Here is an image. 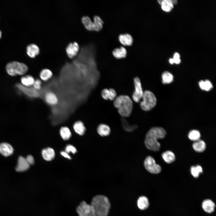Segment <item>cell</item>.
Listing matches in <instances>:
<instances>
[{"mask_svg":"<svg viewBox=\"0 0 216 216\" xmlns=\"http://www.w3.org/2000/svg\"><path fill=\"white\" fill-rule=\"evenodd\" d=\"M166 135V132L163 128L155 127L151 128L146 136L144 143L146 147L151 150L159 151L160 145L157 140L164 138Z\"/></svg>","mask_w":216,"mask_h":216,"instance_id":"1","label":"cell"},{"mask_svg":"<svg viewBox=\"0 0 216 216\" xmlns=\"http://www.w3.org/2000/svg\"><path fill=\"white\" fill-rule=\"evenodd\" d=\"M90 205L93 216H107L110 205L106 196L102 195L94 196L92 200Z\"/></svg>","mask_w":216,"mask_h":216,"instance_id":"2","label":"cell"},{"mask_svg":"<svg viewBox=\"0 0 216 216\" xmlns=\"http://www.w3.org/2000/svg\"><path fill=\"white\" fill-rule=\"evenodd\" d=\"M113 101L114 106L123 118L128 117L131 115L133 104L132 99L128 96L124 94L118 95Z\"/></svg>","mask_w":216,"mask_h":216,"instance_id":"3","label":"cell"},{"mask_svg":"<svg viewBox=\"0 0 216 216\" xmlns=\"http://www.w3.org/2000/svg\"><path fill=\"white\" fill-rule=\"evenodd\" d=\"M6 70L10 76H14L22 75L28 70L27 66L25 64L17 61H12L8 63L6 66Z\"/></svg>","mask_w":216,"mask_h":216,"instance_id":"4","label":"cell"},{"mask_svg":"<svg viewBox=\"0 0 216 216\" xmlns=\"http://www.w3.org/2000/svg\"><path fill=\"white\" fill-rule=\"evenodd\" d=\"M142 99V100L140 103V106L144 111L150 110L156 104L157 100L155 95L149 90L144 91Z\"/></svg>","mask_w":216,"mask_h":216,"instance_id":"5","label":"cell"},{"mask_svg":"<svg viewBox=\"0 0 216 216\" xmlns=\"http://www.w3.org/2000/svg\"><path fill=\"white\" fill-rule=\"evenodd\" d=\"M134 90L132 94V99L136 103L139 102L142 99L144 91L143 90L141 81L137 76L133 79Z\"/></svg>","mask_w":216,"mask_h":216,"instance_id":"6","label":"cell"},{"mask_svg":"<svg viewBox=\"0 0 216 216\" xmlns=\"http://www.w3.org/2000/svg\"><path fill=\"white\" fill-rule=\"evenodd\" d=\"M144 166L149 172L153 174H158L161 171V167L156 164L154 158L148 156L145 159L144 162Z\"/></svg>","mask_w":216,"mask_h":216,"instance_id":"7","label":"cell"},{"mask_svg":"<svg viewBox=\"0 0 216 216\" xmlns=\"http://www.w3.org/2000/svg\"><path fill=\"white\" fill-rule=\"evenodd\" d=\"M78 216H93L92 209L90 205L85 201L81 202L76 209Z\"/></svg>","mask_w":216,"mask_h":216,"instance_id":"8","label":"cell"},{"mask_svg":"<svg viewBox=\"0 0 216 216\" xmlns=\"http://www.w3.org/2000/svg\"><path fill=\"white\" fill-rule=\"evenodd\" d=\"M79 46L76 42L70 43L67 46L66 51L68 56L70 58L75 57L79 51Z\"/></svg>","mask_w":216,"mask_h":216,"instance_id":"9","label":"cell"},{"mask_svg":"<svg viewBox=\"0 0 216 216\" xmlns=\"http://www.w3.org/2000/svg\"><path fill=\"white\" fill-rule=\"evenodd\" d=\"M101 95L102 98L105 100H110L113 101L117 97V93L114 88L103 89L101 92Z\"/></svg>","mask_w":216,"mask_h":216,"instance_id":"10","label":"cell"},{"mask_svg":"<svg viewBox=\"0 0 216 216\" xmlns=\"http://www.w3.org/2000/svg\"><path fill=\"white\" fill-rule=\"evenodd\" d=\"M118 40L120 43L124 46H130L134 41L132 35L128 33L120 34L118 36Z\"/></svg>","mask_w":216,"mask_h":216,"instance_id":"11","label":"cell"},{"mask_svg":"<svg viewBox=\"0 0 216 216\" xmlns=\"http://www.w3.org/2000/svg\"><path fill=\"white\" fill-rule=\"evenodd\" d=\"M30 165L25 158L20 156L18 159L17 164L15 168L16 170L18 172L25 171L29 168Z\"/></svg>","mask_w":216,"mask_h":216,"instance_id":"12","label":"cell"},{"mask_svg":"<svg viewBox=\"0 0 216 216\" xmlns=\"http://www.w3.org/2000/svg\"><path fill=\"white\" fill-rule=\"evenodd\" d=\"M13 152L14 148L10 144L6 142L0 143V153L4 156H10Z\"/></svg>","mask_w":216,"mask_h":216,"instance_id":"13","label":"cell"},{"mask_svg":"<svg viewBox=\"0 0 216 216\" xmlns=\"http://www.w3.org/2000/svg\"><path fill=\"white\" fill-rule=\"evenodd\" d=\"M16 87L21 91L30 97H36L38 95L37 90L34 88L25 87L19 84L16 85Z\"/></svg>","mask_w":216,"mask_h":216,"instance_id":"14","label":"cell"},{"mask_svg":"<svg viewBox=\"0 0 216 216\" xmlns=\"http://www.w3.org/2000/svg\"><path fill=\"white\" fill-rule=\"evenodd\" d=\"M113 56L117 59L125 58L127 54L126 49L124 46H121L114 49L112 51Z\"/></svg>","mask_w":216,"mask_h":216,"instance_id":"15","label":"cell"},{"mask_svg":"<svg viewBox=\"0 0 216 216\" xmlns=\"http://www.w3.org/2000/svg\"><path fill=\"white\" fill-rule=\"evenodd\" d=\"M44 99L47 104L52 106L57 104L58 102L57 96L55 93L52 92H48L45 94Z\"/></svg>","mask_w":216,"mask_h":216,"instance_id":"16","label":"cell"},{"mask_svg":"<svg viewBox=\"0 0 216 216\" xmlns=\"http://www.w3.org/2000/svg\"><path fill=\"white\" fill-rule=\"evenodd\" d=\"M39 47L35 44H30L27 47V53L31 58H34L36 56L39 54Z\"/></svg>","mask_w":216,"mask_h":216,"instance_id":"17","label":"cell"},{"mask_svg":"<svg viewBox=\"0 0 216 216\" xmlns=\"http://www.w3.org/2000/svg\"><path fill=\"white\" fill-rule=\"evenodd\" d=\"M97 131L100 136H105L110 135L111 129L110 127L107 124H100L98 127Z\"/></svg>","mask_w":216,"mask_h":216,"instance_id":"18","label":"cell"},{"mask_svg":"<svg viewBox=\"0 0 216 216\" xmlns=\"http://www.w3.org/2000/svg\"><path fill=\"white\" fill-rule=\"evenodd\" d=\"M42 154L44 160L47 161H51L54 158L55 152L53 149L48 147L42 150Z\"/></svg>","mask_w":216,"mask_h":216,"instance_id":"19","label":"cell"},{"mask_svg":"<svg viewBox=\"0 0 216 216\" xmlns=\"http://www.w3.org/2000/svg\"><path fill=\"white\" fill-rule=\"evenodd\" d=\"M202 206L203 209L205 212L208 213H211L214 211L215 205L212 201L208 199L203 201Z\"/></svg>","mask_w":216,"mask_h":216,"instance_id":"20","label":"cell"},{"mask_svg":"<svg viewBox=\"0 0 216 216\" xmlns=\"http://www.w3.org/2000/svg\"><path fill=\"white\" fill-rule=\"evenodd\" d=\"M93 31L99 32L103 28L104 21L98 15H95L93 17Z\"/></svg>","mask_w":216,"mask_h":216,"instance_id":"21","label":"cell"},{"mask_svg":"<svg viewBox=\"0 0 216 216\" xmlns=\"http://www.w3.org/2000/svg\"><path fill=\"white\" fill-rule=\"evenodd\" d=\"M158 2L161 5L163 10L166 12L170 11L173 7V4L170 0H159Z\"/></svg>","mask_w":216,"mask_h":216,"instance_id":"22","label":"cell"},{"mask_svg":"<svg viewBox=\"0 0 216 216\" xmlns=\"http://www.w3.org/2000/svg\"><path fill=\"white\" fill-rule=\"evenodd\" d=\"M137 204L140 209L145 210L148 208L149 205L148 199L146 196H141L138 200Z\"/></svg>","mask_w":216,"mask_h":216,"instance_id":"23","label":"cell"},{"mask_svg":"<svg viewBox=\"0 0 216 216\" xmlns=\"http://www.w3.org/2000/svg\"><path fill=\"white\" fill-rule=\"evenodd\" d=\"M35 80L31 75H27L22 76L21 79V85L27 87L33 85Z\"/></svg>","mask_w":216,"mask_h":216,"instance_id":"24","label":"cell"},{"mask_svg":"<svg viewBox=\"0 0 216 216\" xmlns=\"http://www.w3.org/2000/svg\"><path fill=\"white\" fill-rule=\"evenodd\" d=\"M73 128L75 132L80 135L84 134L86 129L83 123L81 121L76 122L74 124Z\"/></svg>","mask_w":216,"mask_h":216,"instance_id":"25","label":"cell"},{"mask_svg":"<svg viewBox=\"0 0 216 216\" xmlns=\"http://www.w3.org/2000/svg\"><path fill=\"white\" fill-rule=\"evenodd\" d=\"M193 147L194 149L196 152H202L206 149V145L203 140L199 139L195 141L193 143Z\"/></svg>","mask_w":216,"mask_h":216,"instance_id":"26","label":"cell"},{"mask_svg":"<svg viewBox=\"0 0 216 216\" xmlns=\"http://www.w3.org/2000/svg\"><path fill=\"white\" fill-rule=\"evenodd\" d=\"M81 21L86 29L89 31H93V22L88 16H83L82 18Z\"/></svg>","mask_w":216,"mask_h":216,"instance_id":"27","label":"cell"},{"mask_svg":"<svg viewBox=\"0 0 216 216\" xmlns=\"http://www.w3.org/2000/svg\"><path fill=\"white\" fill-rule=\"evenodd\" d=\"M52 71L49 69L45 68L42 70L40 73V77L43 81H46L50 79L52 76Z\"/></svg>","mask_w":216,"mask_h":216,"instance_id":"28","label":"cell"},{"mask_svg":"<svg viewBox=\"0 0 216 216\" xmlns=\"http://www.w3.org/2000/svg\"><path fill=\"white\" fill-rule=\"evenodd\" d=\"M162 156L164 160L167 163H171L173 162L175 159V156L171 151H166L164 152Z\"/></svg>","mask_w":216,"mask_h":216,"instance_id":"29","label":"cell"},{"mask_svg":"<svg viewBox=\"0 0 216 216\" xmlns=\"http://www.w3.org/2000/svg\"><path fill=\"white\" fill-rule=\"evenodd\" d=\"M121 123L123 128L126 131L128 132H132L137 128L136 125H130L123 118H121Z\"/></svg>","mask_w":216,"mask_h":216,"instance_id":"30","label":"cell"},{"mask_svg":"<svg viewBox=\"0 0 216 216\" xmlns=\"http://www.w3.org/2000/svg\"><path fill=\"white\" fill-rule=\"evenodd\" d=\"M60 134L64 140H68L71 136V134L69 129L67 127H62L60 129Z\"/></svg>","mask_w":216,"mask_h":216,"instance_id":"31","label":"cell"},{"mask_svg":"<svg viewBox=\"0 0 216 216\" xmlns=\"http://www.w3.org/2000/svg\"><path fill=\"white\" fill-rule=\"evenodd\" d=\"M199 84L200 88L203 90L209 91L213 87L212 83L208 80H201L199 82Z\"/></svg>","mask_w":216,"mask_h":216,"instance_id":"32","label":"cell"},{"mask_svg":"<svg viewBox=\"0 0 216 216\" xmlns=\"http://www.w3.org/2000/svg\"><path fill=\"white\" fill-rule=\"evenodd\" d=\"M162 82L164 84H169L171 83L173 80V77L170 72L165 71L162 76Z\"/></svg>","mask_w":216,"mask_h":216,"instance_id":"33","label":"cell"},{"mask_svg":"<svg viewBox=\"0 0 216 216\" xmlns=\"http://www.w3.org/2000/svg\"><path fill=\"white\" fill-rule=\"evenodd\" d=\"M188 137L190 140L196 141L200 139V134L197 130H192L189 132Z\"/></svg>","mask_w":216,"mask_h":216,"instance_id":"34","label":"cell"},{"mask_svg":"<svg viewBox=\"0 0 216 216\" xmlns=\"http://www.w3.org/2000/svg\"><path fill=\"white\" fill-rule=\"evenodd\" d=\"M190 172L192 176L195 178H197L200 173L202 172V167L200 165L192 166L190 168Z\"/></svg>","mask_w":216,"mask_h":216,"instance_id":"35","label":"cell"},{"mask_svg":"<svg viewBox=\"0 0 216 216\" xmlns=\"http://www.w3.org/2000/svg\"><path fill=\"white\" fill-rule=\"evenodd\" d=\"M65 152L68 153L71 152L73 154H75L77 152L76 148L74 146L71 145H67L65 148Z\"/></svg>","mask_w":216,"mask_h":216,"instance_id":"36","label":"cell"},{"mask_svg":"<svg viewBox=\"0 0 216 216\" xmlns=\"http://www.w3.org/2000/svg\"><path fill=\"white\" fill-rule=\"evenodd\" d=\"M42 82L39 79L35 80L33 85V88L37 90H40L41 88Z\"/></svg>","mask_w":216,"mask_h":216,"instance_id":"37","label":"cell"},{"mask_svg":"<svg viewBox=\"0 0 216 216\" xmlns=\"http://www.w3.org/2000/svg\"><path fill=\"white\" fill-rule=\"evenodd\" d=\"M179 54L177 52L175 53L173 56V60L174 63L179 64L180 63L181 60L180 58Z\"/></svg>","mask_w":216,"mask_h":216,"instance_id":"38","label":"cell"},{"mask_svg":"<svg viewBox=\"0 0 216 216\" xmlns=\"http://www.w3.org/2000/svg\"><path fill=\"white\" fill-rule=\"evenodd\" d=\"M26 160L28 164L30 165H33L34 164V159L33 157L31 155H28L26 158Z\"/></svg>","mask_w":216,"mask_h":216,"instance_id":"39","label":"cell"},{"mask_svg":"<svg viewBox=\"0 0 216 216\" xmlns=\"http://www.w3.org/2000/svg\"><path fill=\"white\" fill-rule=\"evenodd\" d=\"M60 153L61 155L64 157L69 159H71L70 156L68 154V153L65 151H62Z\"/></svg>","mask_w":216,"mask_h":216,"instance_id":"40","label":"cell"},{"mask_svg":"<svg viewBox=\"0 0 216 216\" xmlns=\"http://www.w3.org/2000/svg\"><path fill=\"white\" fill-rule=\"evenodd\" d=\"M169 61L170 63L171 64H173L174 63L173 59L172 58H170L169 59Z\"/></svg>","mask_w":216,"mask_h":216,"instance_id":"41","label":"cell"},{"mask_svg":"<svg viewBox=\"0 0 216 216\" xmlns=\"http://www.w3.org/2000/svg\"><path fill=\"white\" fill-rule=\"evenodd\" d=\"M173 4H176L177 3V1L176 0H171Z\"/></svg>","mask_w":216,"mask_h":216,"instance_id":"42","label":"cell"},{"mask_svg":"<svg viewBox=\"0 0 216 216\" xmlns=\"http://www.w3.org/2000/svg\"><path fill=\"white\" fill-rule=\"evenodd\" d=\"M2 36V32L0 30V38H1Z\"/></svg>","mask_w":216,"mask_h":216,"instance_id":"43","label":"cell"}]
</instances>
